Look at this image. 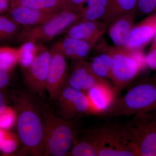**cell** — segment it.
Masks as SVG:
<instances>
[{"instance_id":"obj_1","label":"cell","mask_w":156,"mask_h":156,"mask_svg":"<svg viewBox=\"0 0 156 156\" xmlns=\"http://www.w3.org/2000/svg\"><path fill=\"white\" fill-rule=\"evenodd\" d=\"M17 129L20 138L30 154L44 156L43 109L35 98L25 91L19 98Z\"/></svg>"},{"instance_id":"obj_2","label":"cell","mask_w":156,"mask_h":156,"mask_svg":"<svg viewBox=\"0 0 156 156\" xmlns=\"http://www.w3.org/2000/svg\"><path fill=\"white\" fill-rule=\"evenodd\" d=\"M82 136L95 149L98 156H137L124 126L107 124L87 130Z\"/></svg>"},{"instance_id":"obj_3","label":"cell","mask_w":156,"mask_h":156,"mask_svg":"<svg viewBox=\"0 0 156 156\" xmlns=\"http://www.w3.org/2000/svg\"><path fill=\"white\" fill-rule=\"evenodd\" d=\"M44 118V156L67 155L75 140L74 125L72 120L55 115L46 105L43 109Z\"/></svg>"},{"instance_id":"obj_4","label":"cell","mask_w":156,"mask_h":156,"mask_svg":"<svg viewBox=\"0 0 156 156\" xmlns=\"http://www.w3.org/2000/svg\"><path fill=\"white\" fill-rule=\"evenodd\" d=\"M156 111V83H140L126 95L116 99L106 113L108 116L119 117Z\"/></svg>"},{"instance_id":"obj_5","label":"cell","mask_w":156,"mask_h":156,"mask_svg":"<svg viewBox=\"0 0 156 156\" xmlns=\"http://www.w3.org/2000/svg\"><path fill=\"white\" fill-rule=\"evenodd\" d=\"M111 50L112 65L110 79L118 95L135 80L146 63L145 57L140 50L111 46Z\"/></svg>"},{"instance_id":"obj_6","label":"cell","mask_w":156,"mask_h":156,"mask_svg":"<svg viewBox=\"0 0 156 156\" xmlns=\"http://www.w3.org/2000/svg\"><path fill=\"white\" fill-rule=\"evenodd\" d=\"M139 156H156V111L140 113L124 126Z\"/></svg>"},{"instance_id":"obj_7","label":"cell","mask_w":156,"mask_h":156,"mask_svg":"<svg viewBox=\"0 0 156 156\" xmlns=\"http://www.w3.org/2000/svg\"><path fill=\"white\" fill-rule=\"evenodd\" d=\"M80 15V7L75 9L62 10L44 23L34 27L27 34V41H51L79 22Z\"/></svg>"},{"instance_id":"obj_8","label":"cell","mask_w":156,"mask_h":156,"mask_svg":"<svg viewBox=\"0 0 156 156\" xmlns=\"http://www.w3.org/2000/svg\"><path fill=\"white\" fill-rule=\"evenodd\" d=\"M54 101L58 115L66 120H72L80 115L89 113L87 94L66 85Z\"/></svg>"},{"instance_id":"obj_9","label":"cell","mask_w":156,"mask_h":156,"mask_svg":"<svg viewBox=\"0 0 156 156\" xmlns=\"http://www.w3.org/2000/svg\"><path fill=\"white\" fill-rule=\"evenodd\" d=\"M50 58L51 51L44 48L30 66L25 69L24 81L29 90L33 95L45 97Z\"/></svg>"},{"instance_id":"obj_10","label":"cell","mask_w":156,"mask_h":156,"mask_svg":"<svg viewBox=\"0 0 156 156\" xmlns=\"http://www.w3.org/2000/svg\"><path fill=\"white\" fill-rule=\"evenodd\" d=\"M50 51L46 88L50 100L55 101L65 85L68 66L66 58L59 50L53 47Z\"/></svg>"},{"instance_id":"obj_11","label":"cell","mask_w":156,"mask_h":156,"mask_svg":"<svg viewBox=\"0 0 156 156\" xmlns=\"http://www.w3.org/2000/svg\"><path fill=\"white\" fill-rule=\"evenodd\" d=\"M73 61L72 67L68 73L65 85L86 94L95 84L106 80L96 76L88 62L84 59Z\"/></svg>"},{"instance_id":"obj_12","label":"cell","mask_w":156,"mask_h":156,"mask_svg":"<svg viewBox=\"0 0 156 156\" xmlns=\"http://www.w3.org/2000/svg\"><path fill=\"white\" fill-rule=\"evenodd\" d=\"M89 103V113L101 114L106 113L116 99L114 88L106 80L95 84L86 93Z\"/></svg>"},{"instance_id":"obj_13","label":"cell","mask_w":156,"mask_h":156,"mask_svg":"<svg viewBox=\"0 0 156 156\" xmlns=\"http://www.w3.org/2000/svg\"><path fill=\"white\" fill-rule=\"evenodd\" d=\"M93 55L88 62L93 72L102 79L110 78L112 65L111 46L101 38L92 49Z\"/></svg>"},{"instance_id":"obj_14","label":"cell","mask_w":156,"mask_h":156,"mask_svg":"<svg viewBox=\"0 0 156 156\" xmlns=\"http://www.w3.org/2000/svg\"><path fill=\"white\" fill-rule=\"evenodd\" d=\"M108 25L103 21H79L65 32V37L97 43L106 31Z\"/></svg>"},{"instance_id":"obj_15","label":"cell","mask_w":156,"mask_h":156,"mask_svg":"<svg viewBox=\"0 0 156 156\" xmlns=\"http://www.w3.org/2000/svg\"><path fill=\"white\" fill-rule=\"evenodd\" d=\"M134 13L123 14L116 17L108 26L109 37L114 47L126 48L134 25Z\"/></svg>"},{"instance_id":"obj_16","label":"cell","mask_w":156,"mask_h":156,"mask_svg":"<svg viewBox=\"0 0 156 156\" xmlns=\"http://www.w3.org/2000/svg\"><path fill=\"white\" fill-rule=\"evenodd\" d=\"M156 30V13L134 25L126 48L130 50H140L154 36Z\"/></svg>"},{"instance_id":"obj_17","label":"cell","mask_w":156,"mask_h":156,"mask_svg":"<svg viewBox=\"0 0 156 156\" xmlns=\"http://www.w3.org/2000/svg\"><path fill=\"white\" fill-rule=\"evenodd\" d=\"M59 11H42L17 6L11 8V14L12 20L19 25L35 27L44 23Z\"/></svg>"},{"instance_id":"obj_18","label":"cell","mask_w":156,"mask_h":156,"mask_svg":"<svg viewBox=\"0 0 156 156\" xmlns=\"http://www.w3.org/2000/svg\"><path fill=\"white\" fill-rule=\"evenodd\" d=\"M97 43L65 37L53 47L59 50L66 58L73 60H84Z\"/></svg>"},{"instance_id":"obj_19","label":"cell","mask_w":156,"mask_h":156,"mask_svg":"<svg viewBox=\"0 0 156 156\" xmlns=\"http://www.w3.org/2000/svg\"><path fill=\"white\" fill-rule=\"evenodd\" d=\"M80 7L79 21H103L109 23V0H87Z\"/></svg>"},{"instance_id":"obj_20","label":"cell","mask_w":156,"mask_h":156,"mask_svg":"<svg viewBox=\"0 0 156 156\" xmlns=\"http://www.w3.org/2000/svg\"><path fill=\"white\" fill-rule=\"evenodd\" d=\"M65 0H14L12 7L21 6L45 11L64 10Z\"/></svg>"},{"instance_id":"obj_21","label":"cell","mask_w":156,"mask_h":156,"mask_svg":"<svg viewBox=\"0 0 156 156\" xmlns=\"http://www.w3.org/2000/svg\"><path fill=\"white\" fill-rule=\"evenodd\" d=\"M37 42L27 41L19 48V62L24 69L30 66L38 54L44 48L36 44Z\"/></svg>"},{"instance_id":"obj_22","label":"cell","mask_w":156,"mask_h":156,"mask_svg":"<svg viewBox=\"0 0 156 156\" xmlns=\"http://www.w3.org/2000/svg\"><path fill=\"white\" fill-rule=\"evenodd\" d=\"M137 3L138 0H109V23L122 14H135L137 10Z\"/></svg>"},{"instance_id":"obj_23","label":"cell","mask_w":156,"mask_h":156,"mask_svg":"<svg viewBox=\"0 0 156 156\" xmlns=\"http://www.w3.org/2000/svg\"><path fill=\"white\" fill-rule=\"evenodd\" d=\"M18 49L4 47L0 48V67L9 70L19 62Z\"/></svg>"},{"instance_id":"obj_24","label":"cell","mask_w":156,"mask_h":156,"mask_svg":"<svg viewBox=\"0 0 156 156\" xmlns=\"http://www.w3.org/2000/svg\"><path fill=\"white\" fill-rule=\"evenodd\" d=\"M18 25L12 19L0 16V38L14 35L18 30Z\"/></svg>"},{"instance_id":"obj_25","label":"cell","mask_w":156,"mask_h":156,"mask_svg":"<svg viewBox=\"0 0 156 156\" xmlns=\"http://www.w3.org/2000/svg\"><path fill=\"white\" fill-rule=\"evenodd\" d=\"M156 9V0H138L137 10L143 14H149Z\"/></svg>"},{"instance_id":"obj_26","label":"cell","mask_w":156,"mask_h":156,"mask_svg":"<svg viewBox=\"0 0 156 156\" xmlns=\"http://www.w3.org/2000/svg\"><path fill=\"white\" fill-rule=\"evenodd\" d=\"M14 121V113L6 109L0 114V128H8L13 125Z\"/></svg>"},{"instance_id":"obj_27","label":"cell","mask_w":156,"mask_h":156,"mask_svg":"<svg viewBox=\"0 0 156 156\" xmlns=\"http://www.w3.org/2000/svg\"><path fill=\"white\" fill-rule=\"evenodd\" d=\"M16 146L14 140L5 139L2 131H0V150L10 153L16 149Z\"/></svg>"},{"instance_id":"obj_28","label":"cell","mask_w":156,"mask_h":156,"mask_svg":"<svg viewBox=\"0 0 156 156\" xmlns=\"http://www.w3.org/2000/svg\"><path fill=\"white\" fill-rule=\"evenodd\" d=\"M145 62L149 67L156 70V41H154L149 52L145 56Z\"/></svg>"},{"instance_id":"obj_29","label":"cell","mask_w":156,"mask_h":156,"mask_svg":"<svg viewBox=\"0 0 156 156\" xmlns=\"http://www.w3.org/2000/svg\"><path fill=\"white\" fill-rule=\"evenodd\" d=\"M87 0H65L64 10L76 9L82 5Z\"/></svg>"},{"instance_id":"obj_30","label":"cell","mask_w":156,"mask_h":156,"mask_svg":"<svg viewBox=\"0 0 156 156\" xmlns=\"http://www.w3.org/2000/svg\"><path fill=\"white\" fill-rule=\"evenodd\" d=\"M9 70L0 67V88L5 87L9 81Z\"/></svg>"},{"instance_id":"obj_31","label":"cell","mask_w":156,"mask_h":156,"mask_svg":"<svg viewBox=\"0 0 156 156\" xmlns=\"http://www.w3.org/2000/svg\"><path fill=\"white\" fill-rule=\"evenodd\" d=\"M14 0H0V14L7 11L12 7V4Z\"/></svg>"},{"instance_id":"obj_32","label":"cell","mask_w":156,"mask_h":156,"mask_svg":"<svg viewBox=\"0 0 156 156\" xmlns=\"http://www.w3.org/2000/svg\"><path fill=\"white\" fill-rule=\"evenodd\" d=\"M6 109L5 104L2 93L0 92V114Z\"/></svg>"},{"instance_id":"obj_33","label":"cell","mask_w":156,"mask_h":156,"mask_svg":"<svg viewBox=\"0 0 156 156\" xmlns=\"http://www.w3.org/2000/svg\"><path fill=\"white\" fill-rule=\"evenodd\" d=\"M154 82H155V83H156V77H155V78Z\"/></svg>"}]
</instances>
